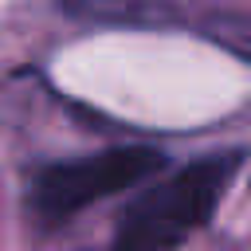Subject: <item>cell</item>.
<instances>
[{
    "mask_svg": "<svg viewBox=\"0 0 251 251\" xmlns=\"http://www.w3.org/2000/svg\"><path fill=\"white\" fill-rule=\"evenodd\" d=\"M235 165L239 153H216L176 169L165 184L149 188L126 208L110 251H173L176 243H184L212 220Z\"/></svg>",
    "mask_w": 251,
    "mask_h": 251,
    "instance_id": "1",
    "label": "cell"
},
{
    "mask_svg": "<svg viewBox=\"0 0 251 251\" xmlns=\"http://www.w3.org/2000/svg\"><path fill=\"white\" fill-rule=\"evenodd\" d=\"M161 169V153L145 145H118L82 161H63L51 165L35 176L31 184V212L47 224H59L90 204H98L110 192H122L149 173Z\"/></svg>",
    "mask_w": 251,
    "mask_h": 251,
    "instance_id": "2",
    "label": "cell"
}]
</instances>
